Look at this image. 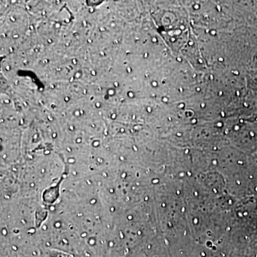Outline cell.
Returning a JSON list of instances; mask_svg holds the SVG:
<instances>
[{"label":"cell","instance_id":"obj_6","mask_svg":"<svg viewBox=\"0 0 257 257\" xmlns=\"http://www.w3.org/2000/svg\"><path fill=\"white\" fill-rule=\"evenodd\" d=\"M222 94H223V92H219V96H222Z\"/></svg>","mask_w":257,"mask_h":257},{"label":"cell","instance_id":"obj_8","mask_svg":"<svg viewBox=\"0 0 257 257\" xmlns=\"http://www.w3.org/2000/svg\"><path fill=\"white\" fill-rule=\"evenodd\" d=\"M128 95H130V96H133V93H128Z\"/></svg>","mask_w":257,"mask_h":257},{"label":"cell","instance_id":"obj_19","mask_svg":"<svg viewBox=\"0 0 257 257\" xmlns=\"http://www.w3.org/2000/svg\"><path fill=\"white\" fill-rule=\"evenodd\" d=\"M206 32H207V33H208V32H209V30H206Z\"/></svg>","mask_w":257,"mask_h":257},{"label":"cell","instance_id":"obj_4","mask_svg":"<svg viewBox=\"0 0 257 257\" xmlns=\"http://www.w3.org/2000/svg\"><path fill=\"white\" fill-rule=\"evenodd\" d=\"M194 8H195L196 9H199V5H195V6H194Z\"/></svg>","mask_w":257,"mask_h":257},{"label":"cell","instance_id":"obj_1","mask_svg":"<svg viewBox=\"0 0 257 257\" xmlns=\"http://www.w3.org/2000/svg\"><path fill=\"white\" fill-rule=\"evenodd\" d=\"M211 35H216V31H214V30H212V31L211 32Z\"/></svg>","mask_w":257,"mask_h":257},{"label":"cell","instance_id":"obj_12","mask_svg":"<svg viewBox=\"0 0 257 257\" xmlns=\"http://www.w3.org/2000/svg\"><path fill=\"white\" fill-rule=\"evenodd\" d=\"M236 95H237V96L239 95V92H236Z\"/></svg>","mask_w":257,"mask_h":257},{"label":"cell","instance_id":"obj_5","mask_svg":"<svg viewBox=\"0 0 257 257\" xmlns=\"http://www.w3.org/2000/svg\"><path fill=\"white\" fill-rule=\"evenodd\" d=\"M152 84H153L154 86H157V83L155 82L152 83Z\"/></svg>","mask_w":257,"mask_h":257},{"label":"cell","instance_id":"obj_15","mask_svg":"<svg viewBox=\"0 0 257 257\" xmlns=\"http://www.w3.org/2000/svg\"><path fill=\"white\" fill-rule=\"evenodd\" d=\"M127 70L128 71V72H130V71H131V69H130V68H128V69H127Z\"/></svg>","mask_w":257,"mask_h":257},{"label":"cell","instance_id":"obj_10","mask_svg":"<svg viewBox=\"0 0 257 257\" xmlns=\"http://www.w3.org/2000/svg\"><path fill=\"white\" fill-rule=\"evenodd\" d=\"M177 60L179 61V62H181V61H182V59H180V58H177Z\"/></svg>","mask_w":257,"mask_h":257},{"label":"cell","instance_id":"obj_9","mask_svg":"<svg viewBox=\"0 0 257 257\" xmlns=\"http://www.w3.org/2000/svg\"><path fill=\"white\" fill-rule=\"evenodd\" d=\"M99 105H100V104H99V103H97V104H96V106H97V107H99Z\"/></svg>","mask_w":257,"mask_h":257},{"label":"cell","instance_id":"obj_2","mask_svg":"<svg viewBox=\"0 0 257 257\" xmlns=\"http://www.w3.org/2000/svg\"><path fill=\"white\" fill-rule=\"evenodd\" d=\"M219 62H224V59L221 58V57H220V58H219Z\"/></svg>","mask_w":257,"mask_h":257},{"label":"cell","instance_id":"obj_3","mask_svg":"<svg viewBox=\"0 0 257 257\" xmlns=\"http://www.w3.org/2000/svg\"><path fill=\"white\" fill-rule=\"evenodd\" d=\"M184 104H179V107H180V108H183V107H184Z\"/></svg>","mask_w":257,"mask_h":257},{"label":"cell","instance_id":"obj_13","mask_svg":"<svg viewBox=\"0 0 257 257\" xmlns=\"http://www.w3.org/2000/svg\"><path fill=\"white\" fill-rule=\"evenodd\" d=\"M197 91H200V88H197Z\"/></svg>","mask_w":257,"mask_h":257},{"label":"cell","instance_id":"obj_11","mask_svg":"<svg viewBox=\"0 0 257 257\" xmlns=\"http://www.w3.org/2000/svg\"><path fill=\"white\" fill-rule=\"evenodd\" d=\"M149 112H150V111H151V108H148Z\"/></svg>","mask_w":257,"mask_h":257},{"label":"cell","instance_id":"obj_7","mask_svg":"<svg viewBox=\"0 0 257 257\" xmlns=\"http://www.w3.org/2000/svg\"><path fill=\"white\" fill-rule=\"evenodd\" d=\"M201 106H202V108L205 107V104H202V105H201Z\"/></svg>","mask_w":257,"mask_h":257},{"label":"cell","instance_id":"obj_18","mask_svg":"<svg viewBox=\"0 0 257 257\" xmlns=\"http://www.w3.org/2000/svg\"><path fill=\"white\" fill-rule=\"evenodd\" d=\"M211 79H213V75H211Z\"/></svg>","mask_w":257,"mask_h":257},{"label":"cell","instance_id":"obj_14","mask_svg":"<svg viewBox=\"0 0 257 257\" xmlns=\"http://www.w3.org/2000/svg\"><path fill=\"white\" fill-rule=\"evenodd\" d=\"M193 45L192 42H189V45Z\"/></svg>","mask_w":257,"mask_h":257},{"label":"cell","instance_id":"obj_16","mask_svg":"<svg viewBox=\"0 0 257 257\" xmlns=\"http://www.w3.org/2000/svg\"><path fill=\"white\" fill-rule=\"evenodd\" d=\"M164 101H167V99H166V98H165V99H164Z\"/></svg>","mask_w":257,"mask_h":257},{"label":"cell","instance_id":"obj_17","mask_svg":"<svg viewBox=\"0 0 257 257\" xmlns=\"http://www.w3.org/2000/svg\"><path fill=\"white\" fill-rule=\"evenodd\" d=\"M65 100L66 101H68V98H65Z\"/></svg>","mask_w":257,"mask_h":257}]
</instances>
